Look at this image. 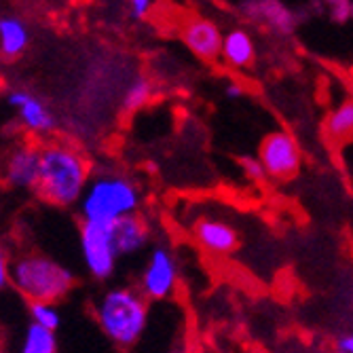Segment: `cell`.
<instances>
[{"label": "cell", "mask_w": 353, "mask_h": 353, "mask_svg": "<svg viewBox=\"0 0 353 353\" xmlns=\"http://www.w3.org/2000/svg\"><path fill=\"white\" fill-rule=\"evenodd\" d=\"M28 315H30L32 324L43 326L53 332L59 328V322H61V315H59V309L55 307V303H30Z\"/></svg>", "instance_id": "18"}, {"label": "cell", "mask_w": 353, "mask_h": 353, "mask_svg": "<svg viewBox=\"0 0 353 353\" xmlns=\"http://www.w3.org/2000/svg\"><path fill=\"white\" fill-rule=\"evenodd\" d=\"M336 353H353V332H345L336 339Z\"/></svg>", "instance_id": "24"}, {"label": "cell", "mask_w": 353, "mask_h": 353, "mask_svg": "<svg viewBox=\"0 0 353 353\" xmlns=\"http://www.w3.org/2000/svg\"><path fill=\"white\" fill-rule=\"evenodd\" d=\"M324 5L330 13V19L336 23H347L351 19V5L353 0H324Z\"/></svg>", "instance_id": "20"}, {"label": "cell", "mask_w": 353, "mask_h": 353, "mask_svg": "<svg viewBox=\"0 0 353 353\" xmlns=\"http://www.w3.org/2000/svg\"><path fill=\"white\" fill-rule=\"evenodd\" d=\"M241 165H243L245 176H248L252 182H263L265 178H269L267 172H265V168H263V163L259 161V157H256V159H243Z\"/></svg>", "instance_id": "21"}, {"label": "cell", "mask_w": 353, "mask_h": 353, "mask_svg": "<svg viewBox=\"0 0 353 353\" xmlns=\"http://www.w3.org/2000/svg\"><path fill=\"white\" fill-rule=\"evenodd\" d=\"M150 5H152V0H130L132 13H134V17H138V19H142V17L148 13Z\"/></svg>", "instance_id": "23"}, {"label": "cell", "mask_w": 353, "mask_h": 353, "mask_svg": "<svg viewBox=\"0 0 353 353\" xmlns=\"http://www.w3.org/2000/svg\"><path fill=\"white\" fill-rule=\"evenodd\" d=\"M91 176V165L79 148L61 140L47 142L43 144L37 195L55 208L79 205Z\"/></svg>", "instance_id": "1"}, {"label": "cell", "mask_w": 353, "mask_h": 353, "mask_svg": "<svg viewBox=\"0 0 353 353\" xmlns=\"http://www.w3.org/2000/svg\"><path fill=\"white\" fill-rule=\"evenodd\" d=\"M93 313L110 343L132 349L148 328L150 305L138 285H112L95 301Z\"/></svg>", "instance_id": "2"}, {"label": "cell", "mask_w": 353, "mask_h": 353, "mask_svg": "<svg viewBox=\"0 0 353 353\" xmlns=\"http://www.w3.org/2000/svg\"><path fill=\"white\" fill-rule=\"evenodd\" d=\"M152 95V87L146 79H138L136 83H132L130 87H127L125 95H123V110L125 112H136L140 110L142 106L148 104Z\"/></svg>", "instance_id": "19"}, {"label": "cell", "mask_w": 353, "mask_h": 353, "mask_svg": "<svg viewBox=\"0 0 353 353\" xmlns=\"http://www.w3.org/2000/svg\"><path fill=\"white\" fill-rule=\"evenodd\" d=\"M3 353H7V351H3Z\"/></svg>", "instance_id": "28"}, {"label": "cell", "mask_w": 353, "mask_h": 353, "mask_svg": "<svg viewBox=\"0 0 353 353\" xmlns=\"http://www.w3.org/2000/svg\"><path fill=\"white\" fill-rule=\"evenodd\" d=\"M41 159L43 146L34 142L15 144L5 159V182L13 190H37L41 176Z\"/></svg>", "instance_id": "8"}, {"label": "cell", "mask_w": 353, "mask_h": 353, "mask_svg": "<svg viewBox=\"0 0 353 353\" xmlns=\"http://www.w3.org/2000/svg\"><path fill=\"white\" fill-rule=\"evenodd\" d=\"M7 102L17 112V123L30 136H49L55 130V114L39 95L26 89H13L7 95Z\"/></svg>", "instance_id": "9"}, {"label": "cell", "mask_w": 353, "mask_h": 353, "mask_svg": "<svg viewBox=\"0 0 353 353\" xmlns=\"http://www.w3.org/2000/svg\"><path fill=\"white\" fill-rule=\"evenodd\" d=\"M11 285L28 303H59L74 288V273L43 252L11 259Z\"/></svg>", "instance_id": "4"}, {"label": "cell", "mask_w": 353, "mask_h": 353, "mask_svg": "<svg viewBox=\"0 0 353 353\" xmlns=\"http://www.w3.org/2000/svg\"><path fill=\"white\" fill-rule=\"evenodd\" d=\"M15 353H57V336L53 330H47L30 322L21 334Z\"/></svg>", "instance_id": "16"}, {"label": "cell", "mask_w": 353, "mask_h": 353, "mask_svg": "<svg viewBox=\"0 0 353 353\" xmlns=\"http://www.w3.org/2000/svg\"><path fill=\"white\" fill-rule=\"evenodd\" d=\"M114 241L119 256H136L140 254L150 241V227L148 222L140 216H127L114 222Z\"/></svg>", "instance_id": "13"}, {"label": "cell", "mask_w": 353, "mask_h": 353, "mask_svg": "<svg viewBox=\"0 0 353 353\" xmlns=\"http://www.w3.org/2000/svg\"><path fill=\"white\" fill-rule=\"evenodd\" d=\"M192 237L212 256H231L239 248V233L231 222L203 216L192 224Z\"/></svg>", "instance_id": "10"}, {"label": "cell", "mask_w": 353, "mask_h": 353, "mask_svg": "<svg viewBox=\"0 0 353 353\" xmlns=\"http://www.w3.org/2000/svg\"><path fill=\"white\" fill-rule=\"evenodd\" d=\"M326 134L334 142L353 138V100H345L330 112L326 121Z\"/></svg>", "instance_id": "17"}, {"label": "cell", "mask_w": 353, "mask_h": 353, "mask_svg": "<svg viewBox=\"0 0 353 353\" xmlns=\"http://www.w3.org/2000/svg\"><path fill=\"white\" fill-rule=\"evenodd\" d=\"M170 353H192V349H188L186 345H180V347H176L174 351H170Z\"/></svg>", "instance_id": "26"}, {"label": "cell", "mask_w": 353, "mask_h": 353, "mask_svg": "<svg viewBox=\"0 0 353 353\" xmlns=\"http://www.w3.org/2000/svg\"><path fill=\"white\" fill-rule=\"evenodd\" d=\"M9 285H11V263L7 250H3V254H0V288H9Z\"/></svg>", "instance_id": "22"}, {"label": "cell", "mask_w": 353, "mask_h": 353, "mask_svg": "<svg viewBox=\"0 0 353 353\" xmlns=\"http://www.w3.org/2000/svg\"><path fill=\"white\" fill-rule=\"evenodd\" d=\"M351 19H353V5H351Z\"/></svg>", "instance_id": "27"}, {"label": "cell", "mask_w": 353, "mask_h": 353, "mask_svg": "<svg viewBox=\"0 0 353 353\" xmlns=\"http://www.w3.org/2000/svg\"><path fill=\"white\" fill-rule=\"evenodd\" d=\"M224 93H227V98L229 100H237V98H241V95H243V89H241V85L239 83H229L227 85V89H224Z\"/></svg>", "instance_id": "25"}, {"label": "cell", "mask_w": 353, "mask_h": 353, "mask_svg": "<svg viewBox=\"0 0 353 353\" xmlns=\"http://www.w3.org/2000/svg\"><path fill=\"white\" fill-rule=\"evenodd\" d=\"M239 11L248 21L267 23L279 34H292L299 26V17L281 0H243Z\"/></svg>", "instance_id": "11"}, {"label": "cell", "mask_w": 353, "mask_h": 353, "mask_svg": "<svg viewBox=\"0 0 353 353\" xmlns=\"http://www.w3.org/2000/svg\"><path fill=\"white\" fill-rule=\"evenodd\" d=\"M142 205L140 184L121 172L93 174L77 205L81 222L114 224L121 218L138 214Z\"/></svg>", "instance_id": "3"}, {"label": "cell", "mask_w": 353, "mask_h": 353, "mask_svg": "<svg viewBox=\"0 0 353 353\" xmlns=\"http://www.w3.org/2000/svg\"><path fill=\"white\" fill-rule=\"evenodd\" d=\"M79 248H81L83 265L93 279L106 281L114 275L121 259L114 241V224L81 222Z\"/></svg>", "instance_id": "5"}, {"label": "cell", "mask_w": 353, "mask_h": 353, "mask_svg": "<svg viewBox=\"0 0 353 353\" xmlns=\"http://www.w3.org/2000/svg\"><path fill=\"white\" fill-rule=\"evenodd\" d=\"M222 57L227 59L229 66L233 68H250L256 57L254 41L245 30H231L224 37L222 45Z\"/></svg>", "instance_id": "14"}, {"label": "cell", "mask_w": 353, "mask_h": 353, "mask_svg": "<svg viewBox=\"0 0 353 353\" xmlns=\"http://www.w3.org/2000/svg\"><path fill=\"white\" fill-rule=\"evenodd\" d=\"M30 43V34L23 21L17 17H3L0 19V47L5 57H17L26 51Z\"/></svg>", "instance_id": "15"}, {"label": "cell", "mask_w": 353, "mask_h": 353, "mask_svg": "<svg viewBox=\"0 0 353 353\" xmlns=\"http://www.w3.org/2000/svg\"><path fill=\"white\" fill-rule=\"evenodd\" d=\"M184 45L203 61H216L222 55L224 37L210 19H192L182 30Z\"/></svg>", "instance_id": "12"}, {"label": "cell", "mask_w": 353, "mask_h": 353, "mask_svg": "<svg viewBox=\"0 0 353 353\" xmlns=\"http://www.w3.org/2000/svg\"><path fill=\"white\" fill-rule=\"evenodd\" d=\"M259 161L273 180H290L299 174L303 152L292 134L275 130L267 134L259 146Z\"/></svg>", "instance_id": "7"}, {"label": "cell", "mask_w": 353, "mask_h": 353, "mask_svg": "<svg viewBox=\"0 0 353 353\" xmlns=\"http://www.w3.org/2000/svg\"><path fill=\"white\" fill-rule=\"evenodd\" d=\"M178 285H180V269L172 248L165 243L152 245L140 271V281H138L140 292L148 301L161 303L178 292Z\"/></svg>", "instance_id": "6"}]
</instances>
